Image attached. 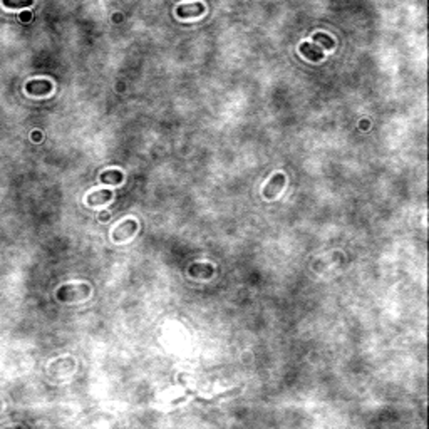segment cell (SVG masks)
<instances>
[{
	"mask_svg": "<svg viewBox=\"0 0 429 429\" xmlns=\"http://www.w3.org/2000/svg\"><path fill=\"white\" fill-rule=\"evenodd\" d=\"M284 186H285V175L284 173H275L270 178V181L265 184L263 196L267 198V200H273V198H277L278 194L282 193Z\"/></svg>",
	"mask_w": 429,
	"mask_h": 429,
	"instance_id": "6da1fadb",
	"label": "cell"
},
{
	"mask_svg": "<svg viewBox=\"0 0 429 429\" xmlns=\"http://www.w3.org/2000/svg\"><path fill=\"white\" fill-rule=\"evenodd\" d=\"M136 230H138V223L134 220H126V222L119 223L113 232V240L114 242H126L134 235Z\"/></svg>",
	"mask_w": 429,
	"mask_h": 429,
	"instance_id": "7a4b0ae2",
	"label": "cell"
},
{
	"mask_svg": "<svg viewBox=\"0 0 429 429\" xmlns=\"http://www.w3.org/2000/svg\"><path fill=\"white\" fill-rule=\"evenodd\" d=\"M176 14L180 19H194V17H200L205 14V5L201 2H193V3H183L176 8Z\"/></svg>",
	"mask_w": 429,
	"mask_h": 429,
	"instance_id": "3957f363",
	"label": "cell"
},
{
	"mask_svg": "<svg viewBox=\"0 0 429 429\" xmlns=\"http://www.w3.org/2000/svg\"><path fill=\"white\" fill-rule=\"evenodd\" d=\"M300 52H302L304 57H307L308 61H313V62L322 61L325 56L324 49H322L320 46H317V44H313V42H304L302 46H300Z\"/></svg>",
	"mask_w": 429,
	"mask_h": 429,
	"instance_id": "277c9868",
	"label": "cell"
},
{
	"mask_svg": "<svg viewBox=\"0 0 429 429\" xmlns=\"http://www.w3.org/2000/svg\"><path fill=\"white\" fill-rule=\"evenodd\" d=\"M109 200H113V191L109 189H99V191H94L87 196V205L89 206H96V205H104Z\"/></svg>",
	"mask_w": 429,
	"mask_h": 429,
	"instance_id": "5b68a950",
	"label": "cell"
},
{
	"mask_svg": "<svg viewBox=\"0 0 429 429\" xmlns=\"http://www.w3.org/2000/svg\"><path fill=\"white\" fill-rule=\"evenodd\" d=\"M242 394V387H233L230 389V391H225L222 392V394L211 397V399H201V397H196V402H201V404H216V402H220L222 399H227V397H233V396H238Z\"/></svg>",
	"mask_w": 429,
	"mask_h": 429,
	"instance_id": "8992f818",
	"label": "cell"
},
{
	"mask_svg": "<svg viewBox=\"0 0 429 429\" xmlns=\"http://www.w3.org/2000/svg\"><path fill=\"white\" fill-rule=\"evenodd\" d=\"M27 91L30 94L41 96V94H49L52 91V84L49 81H34L27 86Z\"/></svg>",
	"mask_w": 429,
	"mask_h": 429,
	"instance_id": "52a82bcc",
	"label": "cell"
},
{
	"mask_svg": "<svg viewBox=\"0 0 429 429\" xmlns=\"http://www.w3.org/2000/svg\"><path fill=\"white\" fill-rule=\"evenodd\" d=\"M101 181L108 184H119L123 181V173L118 170H111V171H104L101 175Z\"/></svg>",
	"mask_w": 429,
	"mask_h": 429,
	"instance_id": "ba28073f",
	"label": "cell"
},
{
	"mask_svg": "<svg viewBox=\"0 0 429 429\" xmlns=\"http://www.w3.org/2000/svg\"><path fill=\"white\" fill-rule=\"evenodd\" d=\"M313 44H317V46H320L322 49H332L335 46V42L332 41V37H329L327 34H315L313 35Z\"/></svg>",
	"mask_w": 429,
	"mask_h": 429,
	"instance_id": "9c48e42d",
	"label": "cell"
},
{
	"mask_svg": "<svg viewBox=\"0 0 429 429\" xmlns=\"http://www.w3.org/2000/svg\"><path fill=\"white\" fill-rule=\"evenodd\" d=\"M34 0H3L5 7H22V5H32Z\"/></svg>",
	"mask_w": 429,
	"mask_h": 429,
	"instance_id": "30bf717a",
	"label": "cell"
}]
</instances>
